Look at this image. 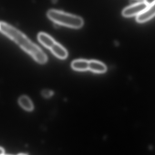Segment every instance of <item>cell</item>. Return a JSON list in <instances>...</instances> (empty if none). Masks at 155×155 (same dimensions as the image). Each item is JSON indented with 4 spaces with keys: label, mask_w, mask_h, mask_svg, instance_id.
Wrapping results in <instances>:
<instances>
[{
    "label": "cell",
    "mask_w": 155,
    "mask_h": 155,
    "mask_svg": "<svg viewBox=\"0 0 155 155\" xmlns=\"http://www.w3.org/2000/svg\"><path fill=\"white\" fill-rule=\"evenodd\" d=\"M19 104L21 107L26 111L33 110L34 106L30 98L26 96H21L19 99Z\"/></svg>",
    "instance_id": "cell-9"
},
{
    "label": "cell",
    "mask_w": 155,
    "mask_h": 155,
    "mask_svg": "<svg viewBox=\"0 0 155 155\" xmlns=\"http://www.w3.org/2000/svg\"><path fill=\"white\" fill-rule=\"evenodd\" d=\"M155 15V2L147 7L137 17V21L140 23L145 22Z\"/></svg>",
    "instance_id": "cell-4"
},
{
    "label": "cell",
    "mask_w": 155,
    "mask_h": 155,
    "mask_svg": "<svg viewBox=\"0 0 155 155\" xmlns=\"http://www.w3.org/2000/svg\"><path fill=\"white\" fill-rule=\"evenodd\" d=\"M148 5L145 2L138 3L125 8L122 14L124 17H130L138 15L143 12Z\"/></svg>",
    "instance_id": "cell-3"
},
{
    "label": "cell",
    "mask_w": 155,
    "mask_h": 155,
    "mask_svg": "<svg viewBox=\"0 0 155 155\" xmlns=\"http://www.w3.org/2000/svg\"><path fill=\"white\" fill-rule=\"evenodd\" d=\"M54 93L52 91L50 90H44L42 92V95L45 98H49L53 95Z\"/></svg>",
    "instance_id": "cell-10"
},
{
    "label": "cell",
    "mask_w": 155,
    "mask_h": 155,
    "mask_svg": "<svg viewBox=\"0 0 155 155\" xmlns=\"http://www.w3.org/2000/svg\"><path fill=\"white\" fill-rule=\"evenodd\" d=\"M4 154V150L2 147H0V155H3Z\"/></svg>",
    "instance_id": "cell-12"
},
{
    "label": "cell",
    "mask_w": 155,
    "mask_h": 155,
    "mask_svg": "<svg viewBox=\"0 0 155 155\" xmlns=\"http://www.w3.org/2000/svg\"><path fill=\"white\" fill-rule=\"evenodd\" d=\"M145 2L148 5H151L155 2V0H145Z\"/></svg>",
    "instance_id": "cell-11"
},
{
    "label": "cell",
    "mask_w": 155,
    "mask_h": 155,
    "mask_svg": "<svg viewBox=\"0 0 155 155\" xmlns=\"http://www.w3.org/2000/svg\"></svg>",
    "instance_id": "cell-14"
},
{
    "label": "cell",
    "mask_w": 155,
    "mask_h": 155,
    "mask_svg": "<svg viewBox=\"0 0 155 155\" xmlns=\"http://www.w3.org/2000/svg\"><path fill=\"white\" fill-rule=\"evenodd\" d=\"M89 61L79 59L73 61L71 64V67L73 70L78 71H85L88 70Z\"/></svg>",
    "instance_id": "cell-8"
},
{
    "label": "cell",
    "mask_w": 155,
    "mask_h": 155,
    "mask_svg": "<svg viewBox=\"0 0 155 155\" xmlns=\"http://www.w3.org/2000/svg\"><path fill=\"white\" fill-rule=\"evenodd\" d=\"M38 39L42 45L49 50L56 42L51 36L44 32L40 33L38 34Z\"/></svg>",
    "instance_id": "cell-7"
},
{
    "label": "cell",
    "mask_w": 155,
    "mask_h": 155,
    "mask_svg": "<svg viewBox=\"0 0 155 155\" xmlns=\"http://www.w3.org/2000/svg\"><path fill=\"white\" fill-rule=\"evenodd\" d=\"M55 56L59 59L64 60L68 57L67 50L57 42H55L50 49Z\"/></svg>",
    "instance_id": "cell-5"
},
{
    "label": "cell",
    "mask_w": 155,
    "mask_h": 155,
    "mask_svg": "<svg viewBox=\"0 0 155 155\" xmlns=\"http://www.w3.org/2000/svg\"><path fill=\"white\" fill-rule=\"evenodd\" d=\"M0 31L14 41L23 50L40 64H45L48 58L43 51L16 28L4 22H0Z\"/></svg>",
    "instance_id": "cell-1"
},
{
    "label": "cell",
    "mask_w": 155,
    "mask_h": 155,
    "mask_svg": "<svg viewBox=\"0 0 155 155\" xmlns=\"http://www.w3.org/2000/svg\"><path fill=\"white\" fill-rule=\"evenodd\" d=\"M18 155H26L24 154H19Z\"/></svg>",
    "instance_id": "cell-13"
},
{
    "label": "cell",
    "mask_w": 155,
    "mask_h": 155,
    "mask_svg": "<svg viewBox=\"0 0 155 155\" xmlns=\"http://www.w3.org/2000/svg\"><path fill=\"white\" fill-rule=\"evenodd\" d=\"M106 66L99 61L91 60L89 61L88 70L95 73L102 74L106 72Z\"/></svg>",
    "instance_id": "cell-6"
},
{
    "label": "cell",
    "mask_w": 155,
    "mask_h": 155,
    "mask_svg": "<svg viewBox=\"0 0 155 155\" xmlns=\"http://www.w3.org/2000/svg\"><path fill=\"white\" fill-rule=\"evenodd\" d=\"M48 18L55 23L70 28L78 29L84 25L82 18L56 10H51L47 12Z\"/></svg>",
    "instance_id": "cell-2"
}]
</instances>
